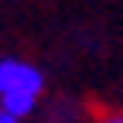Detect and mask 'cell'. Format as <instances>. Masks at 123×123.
<instances>
[{"label":"cell","instance_id":"obj_2","mask_svg":"<svg viewBox=\"0 0 123 123\" xmlns=\"http://www.w3.org/2000/svg\"><path fill=\"white\" fill-rule=\"evenodd\" d=\"M34 99L38 96H31V92H10V96H0V103H4V106H0V110H7L10 116H27L31 110H34Z\"/></svg>","mask_w":123,"mask_h":123},{"label":"cell","instance_id":"obj_3","mask_svg":"<svg viewBox=\"0 0 123 123\" xmlns=\"http://www.w3.org/2000/svg\"><path fill=\"white\" fill-rule=\"evenodd\" d=\"M0 123H17V116H10L7 110H0Z\"/></svg>","mask_w":123,"mask_h":123},{"label":"cell","instance_id":"obj_4","mask_svg":"<svg viewBox=\"0 0 123 123\" xmlns=\"http://www.w3.org/2000/svg\"><path fill=\"white\" fill-rule=\"evenodd\" d=\"M106 123H123V116H113V120H106Z\"/></svg>","mask_w":123,"mask_h":123},{"label":"cell","instance_id":"obj_1","mask_svg":"<svg viewBox=\"0 0 123 123\" xmlns=\"http://www.w3.org/2000/svg\"><path fill=\"white\" fill-rule=\"evenodd\" d=\"M41 86H44V75L34 65L17 62V58L0 62V96H10V92H31V96H38Z\"/></svg>","mask_w":123,"mask_h":123}]
</instances>
